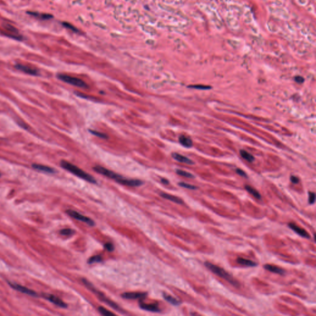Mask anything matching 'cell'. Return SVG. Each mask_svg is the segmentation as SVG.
Masks as SVG:
<instances>
[{
	"label": "cell",
	"instance_id": "6da1fadb",
	"mask_svg": "<svg viewBox=\"0 0 316 316\" xmlns=\"http://www.w3.org/2000/svg\"><path fill=\"white\" fill-rule=\"evenodd\" d=\"M60 164H61V166L63 169L67 170L68 171L70 172L72 174L75 175V176H77L80 179H82L85 181H87L91 183L95 184L97 183L96 180L93 176H91L90 174L85 172L84 171L80 169L79 167L75 166L74 164H73L70 162H69L66 161H61Z\"/></svg>",
	"mask_w": 316,
	"mask_h": 316
},
{
	"label": "cell",
	"instance_id": "7a4b0ae2",
	"mask_svg": "<svg viewBox=\"0 0 316 316\" xmlns=\"http://www.w3.org/2000/svg\"><path fill=\"white\" fill-rule=\"evenodd\" d=\"M204 265L209 270H210L212 273H214V274L224 278V280H227L228 283H230L231 285H232L235 287L238 288L240 287V283H239V282L238 280H237L235 278H233L232 275H231L229 273H228L224 269H222L216 265H214L211 262H205Z\"/></svg>",
	"mask_w": 316,
	"mask_h": 316
},
{
	"label": "cell",
	"instance_id": "3957f363",
	"mask_svg": "<svg viewBox=\"0 0 316 316\" xmlns=\"http://www.w3.org/2000/svg\"><path fill=\"white\" fill-rule=\"evenodd\" d=\"M82 280L83 283L85 284V285L86 286V287H87L93 293L95 294L101 301H102L103 302L105 303L106 304H107L108 305H109L110 306H111L114 309H115L116 311H118L120 313H123V311H122V309L116 303H115L114 302H113L111 300H110V299H108V298H106L101 292H100L99 291L97 290L95 288V287L89 281H88L87 279H85V278H82Z\"/></svg>",
	"mask_w": 316,
	"mask_h": 316
},
{
	"label": "cell",
	"instance_id": "277c9868",
	"mask_svg": "<svg viewBox=\"0 0 316 316\" xmlns=\"http://www.w3.org/2000/svg\"><path fill=\"white\" fill-rule=\"evenodd\" d=\"M58 78L65 83H67L70 85H74V86H75V87H77L79 88L85 89L89 88V86L87 84H86L82 79L77 78V77H71V76H69V75H66V74H60L58 75Z\"/></svg>",
	"mask_w": 316,
	"mask_h": 316
},
{
	"label": "cell",
	"instance_id": "5b68a950",
	"mask_svg": "<svg viewBox=\"0 0 316 316\" xmlns=\"http://www.w3.org/2000/svg\"><path fill=\"white\" fill-rule=\"evenodd\" d=\"M93 170L99 174H101L104 176H106L110 179H113L114 181H117L118 179H119L120 178H121L122 176H121L120 175H119L116 173H115L114 172H113L112 171H110L105 167H101V166H96L95 167H93Z\"/></svg>",
	"mask_w": 316,
	"mask_h": 316
},
{
	"label": "cell",
	"instance_id": "8992f818",
	"mask_svg": "<svg viewBox=\"0 0 316 316\" xmlns=\"http://www.w3.org/2000/svg\"><path fill=\"white\" fill-rule=\"evenodd\" d=\"M66 212L71 217H72L75 219H77L78 221H82V222L86 223L87 224H88L89 226H94L95 225L94 222L91 219L80 214L79 212H78L75 211H74L72 209H69L66 211Z\"/></svg>",
	"mask_w": 316,
	"mask_h": 316
},
{
	"label": "cell",
	"instance_id": "52a82bcc",
	"mask_svg": "<svg viewBox=\"0 0 316 316\" xmlns=\"http://www.w3.org/2000/svg\"><path fill=\"white\" fill-rule=\"evenodd\" d=\"M8 284L9 285V286L12 288H13V289H14V290H17V291H18L19 292H21L23 293L26 294H28V295H30V296H34V297H38V294L35 291H33L32 290H30V289H29V288H27L25 287L22 286V285H19V284H18V283H13V282H8Z\"/></svg>",
	"mask_w": 316,
	"mask_h": 316
},
{
	"label": "cell",
	"instance_id": "ba28073f",
	"mask_svg": "<svg viewBox=\"0 0 316 316\" xmlns=\"http://www.w3.org/2000/svg\"><path fill=\"white\" fill-rule=\"evenodd\" d=\"M43 297L45 298L48 301H49L51 303H53L54 304L62 308H66L68 307V305L63 301L59 298L51 294H43Z\"/></svg>",
	"mask_w": 316,
	"mask_h": 316
},
{
	"label": "cell",
	"instance_id": "9c48e42d",
	"mask_svg": "<svg viewBox=\"0 0 316 316\" xmlns=\"http://www.w3.org/2000/svg\"><path fill=\"white\" fill-rule=\"evenodd\" d=\"M118 183L129 186H140L143 184V181L138 179H129L122 177L116 181Z\"/></svg>",
	"mask_w": 316,
	"mask_h": 316
},
{
	"label": "cell",
	"instance_id": "30bf717a",
	"mask_svg": "<svg viewBox=\"0 0 316 316\" xmlns=\"http://www.w3.org/2000/svg\"><path fill=\"white\" fill-rule=\"evenodd\" d=\"M139 306L141 309L145 310V311L153 312V313H159L161 311L160 309L158 307V304L157 303L147 304V303H145L141 301L139 303Z\"/></svg>",
	"mask_w": 316,
	"mask_h": 316
},
{
	"label": "cell",
	"instance_id": "8fae6325",
	"mask_svg": "<svg viewBox=\"0 0 316 316\" xmlns=\"http://www.w3.org/2000/svg\"><path fill=\"white\" fill-rule=\"evenodd\" d=\"M15 68L17 69L18 70L23 71V72L29 74V75H39V71L38 70L33 69V68H30L27 66H24L23 64H16L15 66Z\"/></svg>",
	"mask_w": 316,
	"mask_h": 316
},
{
	"label": "cell",
	"instance_id": "7c38bea8",
	"mask_svg": "<svg viewBox=\"0 0 316 316\" xmlns=\"http://www.w3.org/2000/svg\"><path fill=\"white\" fill-rule=\"evenodd\" d=\"M288 227L292 230H293L294 232H295L297 234H298L299 236H301L303 238H308V239H309L310 238V235L304 228H302L296 226L295 224L290 222V224H288Z\"/></svg>",
	"mask_w": 316,
	"mask_h": 316
},
{
	"label": "cell",
	"instance_id": "4fadbf2b",
	"mask_svg": "<svg viewBox=\"0 0 316 316\" xmlns=\"http://www.w3.org/2000/svg\"><path fill=\"white\" fill-rule=\"evenodd\" d=\"M146 293H136V292H127L121 294V297L124 299H142L146 297Z\"/></svg>",
	"mask_w": 316,
	"mask_h": 316
},
{
	"label": "cell",
	"instance_id": "5bb4252c",
	"mask_svg": "<svg viewBox=\"0 0 316 316\" xmlns=\"http://www.w3.org/2000/svg\"><path fill=\"white\" fill-rule=\"evenodd\" d=\"M172 158H174L175 160H176L178 162H181V163H184V164H188V165H193L194 164V162L191 160L190 159H189L186 156H184L183 155H181V154H179V153H174L172 154Z\"/></svg>",
	"mask_w": 316,
	"mask_h": 316
},
{
	"label": "cell",
	"instance_id": "9a60e30c",
	"mask_svg": "<svg viewBox=\"0 0 316 316\" xmlns=\"http://www.w3.org/2000/svg\"><path fill=\"white\" fill-rule=\"evenodd\" d=\"M32 167L34 169H36L38 171H41V172H46V173H49V174H54L56 172V170L54 169L52 167H48L47 166H44V165H42V164H34L32 165Z\"/></svg>",
	"mask_w": 316,
	"mask_h": 316
},
{
	"label": "cell",
	"instance_id": "2e32d148",
	"mask_svg": "<svg viewBox=\"0 0 316 316\" xmlns=\"http://www.w3.org/2000/svg\"><path fill=\"white\" fill-rule=\"evenodd\" d=\"M264 268L266 270H268V271H270L271 272L277 273L279 275H283L286 273V271H285L284 269L280 268L278 267L273 266V265H271V264H265L264 266Z\"/></svg>",
	"mask_w": 316,
	"mask_h": 316
},
{
	"label": "cell",
	"instance_id": "e0dca14e",
	"mask_svg": "<svg viewBox=\"0 0 316 316\" xmlns=\"http://www.w3.org/2000/svg\"><path fill=\"white\" fill-rule=\"evenodd\" d=\"M161 196H162V198L166 199V200H168L169 201H171L174 203H176L177 204H183V200L177 197V196H175L174 195H169V194H167V193H161L160 194Z\"/></svg>",
	"mask_w": 316,
	"mask_h": 316
},
{
	"label": "cell",
	"instance_id": "ac0fdd59",
	"mask_svg": "<svg viewBox=\"0 0 316 316\" xmlns=\"http://www.w3.org/2000/svg\"><path fill=\"white\" fill-rule=\"evenodd\" d=\"M237 262L244 266H248V267H256L257 264L251 260H249L248 259H245L243 257H238L237 259Z\"/></svg>",
	"mask_w": 316,
	"mask_h": 316
},
{
	"label": "cell",
	"instance_id": "d6986e66",
	"mask_svg": "<svg viewBox=\"0 0 316 316\" xmlns=\"http://www.w3.org/2000/svg\"><path fill=\"white\" fill-rule=\"evenodd\" d=\"M179 142L182 146L186 148H191L193 146V141L188 136L181 135L179 137Z\"/></svg>",
	"mask_w": 316,
	"mask_h": 316
},
{
	"label": "cell",
	"instance_id": "ffe728a7",
	"mask_svg": "<svg viewBox=\"0 0 316 316\" xmlns=\"http://www.w3.org/2000/svg\"><path fill=\"white\" fill-rule=\"evenodd\" d=\"M163 297L167 302H169V303H171V304H172L174 306H179L181 304L180 301H179L176 298H175L173 296L169 295L167 294L163 293Z\"/></svg>",
	"mask_w": 316,
	"mask_h": 316
},
{
	"label": "cell",
	"instance_id": "44dd1931",
	"mask_svg": "<svg viewBox=\"0 0 316 316\" xmlns=\"http://www.w3.org/2000/svg\"><path fill=\"white\" fill-rule=\"evenodd\" d=\"M245 190L247 191H248L249 193L251 195H252L254 198H257L258 200H261V194L256 189H254L252 186H251L249 185H245Z\"/></svg>",
	"mask_w": 316,
	"mask_h": 316
},
{
	"label": "cell",
	"instance_id": "7402d4cb",
	"mask_svg": "<svg viewBox=\"0 0 316 316\" xmlns=\"http://www.w3.org/2000/svg\"><path fill=\"white\" fill-rule=\"evenodd\" d=\"M240 153L241 156L244 159L247 160V161L250 162L254 161V157L251 154H250L248 152L246 151L245 150H240Z\"/></svg>",
	"mask_w": 316,
	"mask_h": 316
},
{
	"label": "cell",
	"instance_id": "603a6c76",
	"mask_svg": "<svg viewBox=\"0 0 316 316\" xmlns=\"http://www.w3.org/2000/svg\"><path fill=\"white\" fill-rule=\"evenodd\" d=\"M102 261H103L102 256L100 255H96V256H93L89 259L88 264H94L96 262H101Z\"/></svg>",
	"mask_w": 316,
	"mask_h": 316
},
{
	"label": "cell",
	"instance_id": "cb8c5ba5",
	"mask_svg": "<svg viewBox=\"0 0 316 316\" xmlns=\"http://www.w3.org/2000/svg\"><path fill=\"white\" fill-rule=\"evenodd\" d=\"M176 173L181 176H182V177H186V178H190V179H193V178H195V176L188 172H186V171H183V170H181V169H177L176 170Z\"/></svg>",
	"mask_w": 316,
	"mask_h": 316
},
{
	"label": "cell",
	"instance_id": "d4e9b609",
	"mask_svg": "<svg viewBox=\"0 0 316 316\" xmlns=\"http://www.w3.org/2000/svg\"><path fill=\"white\" fill-rule=\"evenodd\" d=\"M30 14H31L32 16H35V17H37V18H41L42 19H49L50 18H52L53 16L50 14H38V13H28Z\"/></svg>",
	"mask_w": 316,
	"mask_h": 316
},
{
	"label": "cell",
	"instance_id": "484cf974",
	"mask_svg": "<svg viewBox=\"0 0 316 316\" xmlns=\"http://www.w3.org/2000/svg\"><path fill=\"white\" fill-rule=\"evenodd\" d=\"M98 311L99 312V313L103 316H115V314L110 312V311H108V309H106V308L102 307V306H99L98 308Z\"/></svg>",
	"mask_w": 316,
	"mask_h": 316
},
{
	"label": "cell",
	"instance_id": "4316f807",
	"mask_svg": "<svg viewBox=\"0 0 316 316\" xmlns=\"http://www.w3.org/2000/svg\"><path fill=\"white\" fill-rule=\"evenodd\" d=\"M89 132L92 135H93L96 136H98L99 138H103V139H107L108 138V135L104 133H102V132H99L98 131H96V130H89Z\"/></svg>",
	"mask_w": 316,
	"mask_h": 316
},
{
	"label": "cell",
	"instance_id": "83f0119b",
	"mask_svg": "<svg viewBox=\"0 0 316 316\" xmlns=\"http://www.w3.org/2000/svg\"><path fill=\"white\" fill-rule=\"evenodd\" d=\"M59 233L61 235H64V236H70V235H73L75 233V231L73 230L72 229H70V228H64V229L61 230Z\"/></svg>",
	"mask_w": 316,
	"mask_h": 316
},
{
	"label": "cell",
	"instance_id": "f1b7e54d",
	"mask_svg": "<svg viewBox=\"0 0 316 316\" xmlns=\"http://www.w3.org/2000/svg\"><path fill=\"white\" fill-rule=\"evenodd\" d=\"M188 88H191V89H198V90H209L211 89V87L210 86H206L203 85H190L188 86Z\"/></svg>",
	"mask_w": 316,
	"mask_h": 316
},
{
	"label": "cell",
	"instance_id": "f546056e",
	"mask_svg": "<svg viewBox=\"0 0 316 316\" xmlns=\"http://www.w3.org/2000/svg\"><path fill=\"white\" fill-rule=\"evenodd\" d=\"M179 185L183 188L190 189V190H196L198 188L196 186H195L194 185H190V184H188V183H186L185 182H179Z\"/></svg>",
	"mask_w": 316,
	"mask_h": 316
},
{
	"label": "cell",
	"instance_id": "4dcf8cb0",
	"mask_svg": "<svg viewBox=\"0 0 316 316\" xmlns=\"http://www.w3.org/2000/svg\"><path fill=\"white\" fill-rule=\"evenodd\" d=\"M104 248L106 249L108 251L112 252L114 250V246L113 245V243H106L104 245Z\"/></svg>",
	"mask_w": 316,
	"mask_h": 316
},
{
	"label": "cell",
	"instance_id": "1f68e13d",
	"mask_svg": "<svg viewBox=\"0 0 316 316\" xmlns=\"http://www.w3.org/2000/svg\"><path fill=\"white\" fill-rule=\"evenodd\" d=\"M315 193L313 192L309 193V204H314L315 202Z\"/></svg>",
	"mask_w": 316,
	"mask_h": 316
},
{
	"label": "cell",
	"instance_id": "d6a6232c",
	"mask_svg": "<svg viewBox=\"0 0 316 316\" xmlns=\"http://www.w3.org/2000/svg\"><path fill=\"white\" fill-rule=\"evenodd\" d=\"M4 27L6 28L8 30H10L11 32H17L18 30H16L17 29L16 28H14L13 26L9 25V24H6L4 25Z\"/></svg>",
	"mask_w": 316,
	"mask_h": 316
},
{
	"label": "cell",
	"instance_id": "836d02e7",
	"mask_svg": "<svg viewBox=\"0 0 316 316\" xmlns=\"http://www.w3.org/2000/svg\"><path fill=\"white\" fill-rule=\"evenodd\" d=\"M236 172H237L238 175H240V176H242V177H247V174H246V173H245L243 171H242V169H237L236 170Z\"/></svg>",
	"mask_w": 316,
	"mask_h": 316
},
{
	"label": "cell",
	"instance_id": "e575fe53",
	"mask_svg": "<svg viewBox=\"0 0 316 316\" xmlns=\"http://www.w3.org/2000/svg\"><path fill=\"white\" fill-rule=\"evenodd\" d=\"M294 80H295L296 82H297L298 84H301V83H303L304 81V79L303 77L297 76V77H295Z\"/></svg>",
	"mask_w": 316,
	"mask_h": 316
},
{
	"label": "cell",
	"instance_id": "d590c367",
	"mask_svg": "<svg viewBox=\"0 0 316 316\" xmlns=\"http://www.w3.org/2000/svg\"><path fill=\"white\" fill-rule=\"evenodd\" d=\"M290 181H291L293 183H294V184H296V183H298L299 181V179L296 177V176H292L290 177Z\"/></svg>",
	"mask_w": 316,
	"mask_h": 316
},
{
	"label": "cell",
	"instance_id": "8d00e7d4",
	"mask_svg": "<svg viewBox=\"0 0 316 316\" xmlns=\"http://www.w3.org/2000/svg\"><path fill=\"white\" fill-rule=\"evenodd\" d=\"M63 24H64V26H65L66 27H67V28H69L72 29V30H74V31H75V32H77L76 28H75V27H74L72 25H70V24H69V23H63Z\"/></svg>",
	"mask_w": 316,
	"mask_h": 316
},
{
	"label": "cell",
	"instance_id": "74e56055",
	"mask_svg": "<svg viewBox=\"0 0 316 316\" xmlns=\"http://www.w3.org/2000/svg\"><path fill=\"white\" fill-rule=\"evenodd\" d=\"M161 182H162L163 184H164V185H168V184L169 183V181H168V180H167V179H161Z\"/></svg>",
	"mask_w": 316,
	"mask_h": 316
},
{
	"label": "cell",
	"instance_id": "f35d334b",
	"mask_svg": "<svg viewBox=\"0 0 316 316\" xmlns=\"http://www.w3.org/2000/svg\"><path fill=\"white\" fill-rule=\"evenodd\" d=\"M0 176H1V174H0Z\"/></svg>",
	"mask_w": 316,
	"mask_h": 316
}]
</instances>
